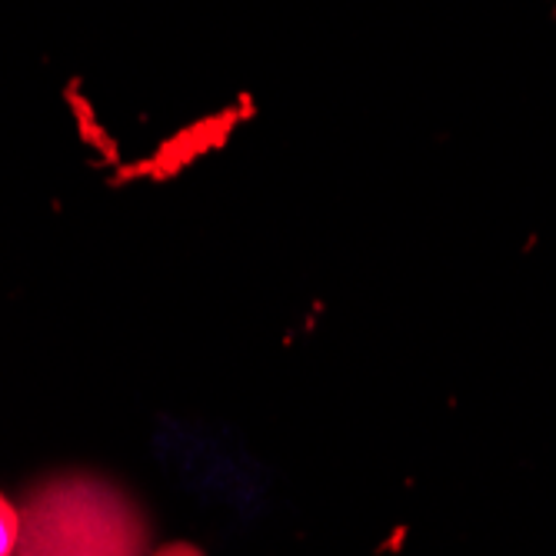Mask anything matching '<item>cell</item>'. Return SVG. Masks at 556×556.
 I'll return each mask as SVG.
<instances>
[{
	"label": "cell",
	"instance_id": "6da1fadb",
	"mask_svg": "<svg viewBox=\"0 0 556 556\" xmlns=\"http://www.w3.org/2000/svg\"><path fill=\"white\" fill-rule=\"evenodd\" d=\"M147 527L114 486L90 477L50 480L21 514L14 556H143Z\"/></svg>",
	"mask_w": 556,
	"mask_h": 556
},
{
	"label": "cell",
	"instance_id": "7a4b0ae2",
	"mask_svg": "<svg viewBox=\"0 0 556 556\" xmlns=\"http://www.w3.org/2000/svg\"><path fill=\"white\" fill-rule=\"evenodd\" d=\"M21 540V514L0 496V556H14Z\"/></svg>",
	"mask_w": 556,
	"mask_h": 556
},
{
	"label": "cell",
	"instance_id": "3957f363",
	"mask_svg": "<svg viewBox=\"0 0 556 556\" xmlns=\"http://www.w3.org/2000/svg\"><path fill=\"white\" fill-rule=\"evenodd\" d=\"M157 556H204V553H200L197 546H190V543H170Z\"/></svg>",
	"mask_w": 556,
	"mask_h": 556
}]
</instances>
